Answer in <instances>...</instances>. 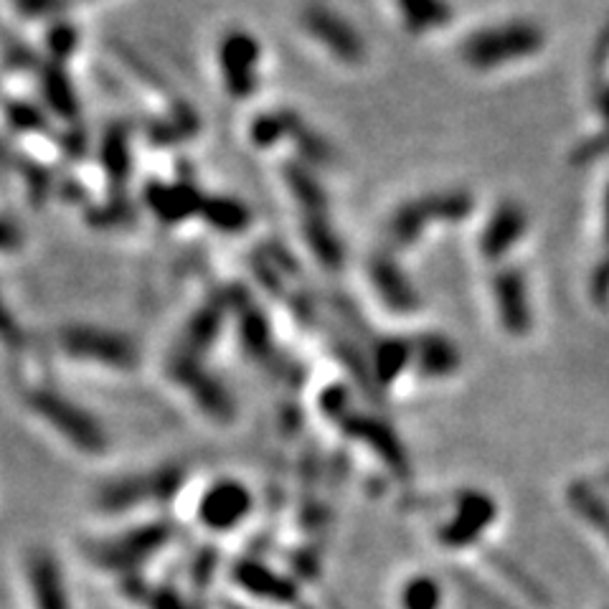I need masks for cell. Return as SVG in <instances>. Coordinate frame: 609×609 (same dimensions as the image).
<instances>
[{
    "label": "cell",
    "instance_id": "1",
    "mask_svg": "<svg viewBox=\"0 0 609 609\" xmlns=\"http://www.w3.org/2000/svg\"><path fill=\"white\" fill-rule=\"evenodd\" d=\"M176 536V526L171 521H145L140 526L110 533V536L92 538L84 544V554L94 566L127 577L150 559L160 554Z\"/></svg>",
    "mask_w": 609,
    "mask_h": 609
},
{
    "label": "cell",
    "instance_id": "2",
    "mask_svg": "<svg viewBox=\"0 0 609 609\" xmlns=\"http://www.w3.org/2000/svg\"><path fill=\"white\" fill-rule=\"evenodd\" d=\"M183 488V470L178 467H160L153 472H135L120 475L102 483L94 493V505L99 513L122 516V513L138 511L143 505L171 503Z\"/></svg>",
    "mask_w": 609,
    "mask_h": 609
},
{
    "label": "cell",
    "instance_id": "3",
    "mask_svg": "<svg viewBox=\"0 0 609 609\" xmlns=\"http://www.w3.org/2000/svg\"><path fill=\"white\" fill-rule=\"evenodd\" d=\"M31 409L44 419L46 424L56 429L61 437L72 447H77L84 455H102L107 450L105 429L99 427L84 409L77 404L66 401L64 396L49 394V391H39L31 396Z\"/></svg>",
    "mask_w": 609,
    "mask_h": 609
},
{
    "label": "cell",
    "instance_id": "4",
    "mask_svg": "<svg viewBox=\"0 0 609 609\" xmlns=\"http://www.w3.org/2000/svg\"><path fill=\"white\" fill-rule=\"evenodd\" d=\"M254 511V495L247 483L219 478L203 490L196 503V521L211 533H231Z\"/></svg>",
    "mask_w": 609,
    "mask_h": 609
},
{
    "label": "cell",
    "instance_id": "5",
    "mask_svg": "<svg viewBox=\"0 0 609 609\" xmlns=\"http://www.w3.org/2000/svg\"><path fill=\"white\" fill-rule=\"evenodd\" d=\"M498 518V503L483 490H465L457 498L455 511L437 531V541L447 551H467L488 533Z\"/></svg>",
    "mask_w": 609,
    "mask_h": 609
},
{
    "label": "cell",
    "instance_id": "6",
    "mask_svg": "<svg viewBox=\"0 0 609 609\" xmlns=\"http://www.w3.org/2000/svg\"><path fill=\"white\" fill-rule=\"evenodd\" d=\"M26 587L31 609H74L64 571L49 551L36 549L28 554Z\"/></svg>",
    "mask_w": 609,
    "mask_h": 609
},
{
    "label": "cell",
    "instance_id": "7",
    "mask_svg": "<svg viewBox=\"0 0 609 609\" xmlns=\"http://www.w3.org/2000/svg\"><path fill=\"white\" fill-rule=\"evenodd\" d=\"M538 41H541V36L528 26L498 28V31H485L478 39H472V44L467 46V56H470L472 64L495 66L500 61L511 59V56L531 54Z\"/></svg>",
    "mask_w": 609,
    "mask_h": 609
},
{
    "label": "cell",
    "instance_id": "8",
    "mask_svg": "<svg viewBox=\"0 0 609 609\" xmlns=\"http://www.w3.org/2000/svg\"><path fill=\"white\" fill-rule=\"evenodd\" d=\"M231 579H234L242 592L252 594V597L262 599L269 604H295L300 592H297V584L290 577L280 574V571L269 569L262 561L244 559L231 569Z\"/></svg>",
    "mask_w": 609,
    "mask_h": 609
},
{
    "label": "cell",
    "instance_id": "9",
    "mask_svg": "<svg viewBox=\"0 0 609 609\" xmlns=\"http://www.w3.org/2000/svg\"><path fill=\"white\" fill-rule=\"evenodd\" d=\"M445 589L432 574H414L399 589V609H442Z\"/></svg>",
    "mask_w": 609,
    "mask_h": 609
},
{
    "label": "cell",
    "instance_id": "10",
    "mask_svg": "<svg viewBox=\"0 0 609 609\" xmlns=\"http://www.w3.org/2000/svg\"><path fill=\"white\" fill-rule=\"evenodd\" d=\"M569 498L571 505H574V511H577L584 521L592 523L609 541V511L602 505V500H599L592 490L582 488V485H574V488L569 490Z\"/></svg>",
    "mask_w": 609,
    "mask_h": 609
},
{
    "label": "cell",
    "instance_id": "11",
    "mask_svg": "<svg viewBox=\"0 0 609 609\" xmlns=\"http://www.w3.org/2000/svg\"><path fill=\"white\" fill-rule=\"evenodd\" d=\"M23 3H33V6H41V3H46V0H23Z\"/></svg>",
    "mask_w": 609,
    "mask_h": 609
}]
</instances>
